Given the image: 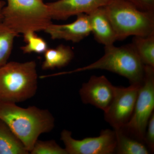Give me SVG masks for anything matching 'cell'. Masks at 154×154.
I'll return each mask as SVG.
<instances>
[{"label": "cell", "mask_w": 154, "mask_h": 154, "mask_svg": "<svg viewBox=\"0 0 154 154\" xmlns=\"http://www.w3.org/2000/svg\"><path fill=\"white\" fill-rule=\"evenodd\" d=\"M0 119L24 144L29 153L42 134L54 128L55 119L47 109L35 106L23 108L15 103H0Z\"/></svg>", "instance_id": "cell-1"}, {"label": "cell", "mask_w": 154, "mask_h": 154, "mask_svg": "<svg viewBox=\"0 0 154 154\" xmlns=\"http://www.w3.org/2000/svg\"><path fill=\"white\" fill-rule=\"evenodd\" d=\"M37 88L34 61L10 62L0 68V103L25 102L35 96Z\"/></svg>", "instance_id": "cell-2"}, {"label": "cell", "mask_w": 154, "mask_h": 154, "mask_svg": "<svg viewBox=\"0 0 154 154\" xmlns=\"http://www.w3.org/2000/svg\"><path fill=\"white\" fill-rule=\"evenodd\" d=\"M117 41L154 34V12L138 8L126 0H111L104 6Z\"/></svg>", "instance_id": "cell-3"}, {"label": "cell", "mask_w": 154, "mask_h": 154, "mask_svg": "<svg viewBox=\"0 0 154 154\" xmlns=\"http://www.w3.org/2000/svg\"><path fill=\"white\" fill-rule=\"evenodd\" d=\"M104 54L95 62L58 75L93 70H105L126 78L131 84L141 85L144 75V65L131 44L116 47L114 45L105 46Z\"/></svg>", "instance_id": "cell-4"}, {"label": "cell", "mask_w": 154, "mask_h": 154, "mask_svg": "<svg viewBox=\"0 0 154 154\" xmlns=\"http://www.w3.org/2000/svg\"><path fill=\"white\" fill-rule=\"evenodd\" d=\"M52 20L47 3L42 0H7L2 21L19 35L44 31Z\"/></svg>", "instance_id": "cell-5"}, {"label": "cell", "mask_w": 154, "mask_h": 154, "mask_svg": "<svg viewBox=\"0 0 154 154\" xmlns=\"http://www.w3.org/2000/svg\"><path fill=\"white\" fill-rule=\"evenodd\" d=\"M154 109V67L144 66L143 80L140 87L132 116L127 124L120 129L144 143L147 126Z\"/></svg>", "instance_id": "cell-6"}, {"label": "cell", "mask_w": 154, "mask_h": 154, "mask_svg": "<svg viewBox=\"0 0 154 154\" xmlns=\"http://www.w3.org/2000/svg\"><path fill=\"white\" fill-rule=\"evenodd\" d=\"M60 139L67 154L115 153L116 139L114 130H102L97 137L79 140L72 137L71 131L64 129L61 133Z\"/></svg>", "instance_id": "cell-7"}, {"label": "cell", "mask_w": 154, "mask_h": 154, "mask_svg": "<svg viewBox=\"0 0 154 154\" xmlns=\"http://www.w3.org/2000/svg\"><path fill=\"white\" fill-rule=\"evenodd\" d=\"M141 85L131 84L126 88L115 86L112 102L104 111L105 121L113 129L122 128L131 118Z\"/></svg>", "instance_id": "cell-8"}, {"label": "cell", "mask_w": 154, "mask_h": 154, "mask_svg": "<svg viewBox=\"0 0 154 154\" xmlns=\"http://www.w3.org/2000/svg\"><path fill=\"white\" fill-rule=\"evenodd\" d=\"M115 86L105 76L91 77L79 90L80 98L85 104H90L105 111L112 102Z\"/></svg>", "instance_id": "cell-9"}, {"label": "cell", "mask_w": 154, "mask_h": 154, "mask_svg": "<svg viewBox=\"0 0 154 154\" xmlns=\"http://www.w3.org/2000/svg\"><path fill=\"white\" fill-rule=\"evenodd\" d=\"M111 0H56L47 3L52 19L66 20L80 14H88L107 5Z\"/></svg>", "instance_id": "cell-10"}, {"label": "cell", "mask_w": 154, "mask_h": 154, "mask_svg": "<svg viewBox=\"0 0 154 154\" xmlns=\"http://www.w3.org/2000/svg\"><path fill=\"white\" fill-rule=\"evenodd\" d=\"M44 32L54 39H63L73 42H79L91 33L88 14L77 15V19L71 23L57 25L51 23Z\"/></svg>", "instance_id": "cell-11"}, {"label": "cell", "mask_w": 154, "mask_h": 154, "mask_svg": "<svg viewBox=\"0 0 154 154\" xmlns=\"http://www.w3.org/2000/svg\"><path fill=\"white\" fill-rule=\"evenodd\" d=\"M104 7H100L88 14L91 33L97 42L104 46L114 45L117 37Z\"/></svg>", "instance_id": "cell-12"}, {"label": "cell", "mask_w": 154, "mask_h": 154, "mask_svg": "<svg viewBox=\"0 0 154 154\" xmlns=\"http://www.w3.org/2000/svg\"><path fill=\"white\" fill-rule=\"evenodd\" d=\"M44 54V60L42 66L44 70L66 66L74 56L71 48L63 45L55 48H48Z\"/></svg>", "instance_id": "cell-13"}, {"label": "cell", "mask_w": 154, "mask_h": 154, "mask_svg": "<svg viewBox=\"0 0 154 154\" xmlns=\"http://www.w3.org/2000/svg\"><path fill=\"white\" fill-rule=\"evenodd\" d=\"M29 152L10 128L0 119V154H28Z\"/></svg>", "instance_id": "cell-14"}, {"label": "cell", "mask_w": 154, "mask_h": 154, "mask_svg": "<svg viewBox=\"0 0 154 154\" xmlns=\"http://www.w3.org/2000/svg\"><path fill=\"white\" fill-rule=\"evenodd\" d=\"M116 139L115 153L149 154L150 151L143 142L135 138L121 129L114 130Z\"/></svg>", "instance_id": "cell-15"}, {"label": "cell", "mask_w": 154, "mask_h": 154, "mask_svg": "<svg viewBox=\"0 0 154 154\" xmlns=\"http://www.w3.org/2000/svg\"><path fill=\"white\" fill-rule=\"evenodd\" d=\"M131 44L144 65L154 67V34L134 36Z\"/></svg>", "instance_id": "cell-16"}, {"label": "cell", "mask_w": 154, "mask_h": 154, "mask_svg": "<svg viewBox=\"0 0 154 154\" xmlns=\"http://www.w3.org/2000/svg\"><path fill=\"white\" fill-rule=\"evenodd\" d=\"M18 35L2 21H0V68L8 62L14 39Z\"/></svg>", "instance_id": "cell-17"}, {"label": "cell", "mask_w": 154, "mask_h": 154, "mask_svg": "<svg viewBox=\"0 0 154 154\" xmlns=\"http://www.w3.org/2000/svg\"><path fill=\"white\" fill-rule=\"evenodd\" d=\"M23 35L26 44L21 49L24 53H44L48 48L46 41L37 36L35 32H28Z\"/></svg>", "instance_id": "cell-18"}, {"label": "cell", "mask_w": 154, "mask_h": 154, "mask_svg": "<svg viewBox=\"0 0 154 154\" xmlns=\"http://www.w3.org/2000/svg\"><path fill=\"white\" fill-rule=\"evenodd\" d=\"M31 154H67L65 149L62 148L54 140H38L30 151Z\"/></svg>", "instance_id": "cell-19"}, {"label": "cell", "mask_w": 154, "mask_h": 154, "mask_svg": "<svg viewBox=\"0 0 154 154\" xmlns=\"http://www.w3.org/2000/svg\"><path fill=\"white\" fill-rule=\"evenodd\" d=\"M144 143L148 148L151 152L154 151V113L149 120L146 129Z\"/></svg>", "instance_id": "cell-20"}, {"label": "cell", "mask_w": 154, "mask_h": 154, "mask_svg": "<svg viewBox=\"0 0 154 154\" xmlns=\"http://www.w3.org/2000/svg\"><path fill=\"white\" fill-rule=\"evenodd\" d=\"M141 10L154 12V0H126Z\"/></svg>", "instance_id": "cell-21"}, {"label": "cell", "mask_w": 154, "mask_h": 154, "mask_svg": "<svg viewBox=\"0 0 154 154\" xmlns=\"http://www.w3.org/2000/svg\"><path fill=\"white\" fill-rule=\"evenodd\" d=\"M6 2L3 0H0V21L2 20L3 11Z\"/></svg>", "instance_id": "cell-22"}, {"label": "cell", "mask_w": 154, "mask_h": 154, "mask_svg": "<svg viewBox=\"0 0 154 154\" xmlns=\"http://www.w3.org/2000/svg\"><path fill=\"white\" fill-rule=\"evenodd\" d=\"M54 1H56V0H54Z\"/></svg>", "instance_id": "cell-23"}]
</instances>
